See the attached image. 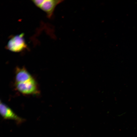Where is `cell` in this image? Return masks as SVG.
Instances as JSON below:
<instances>
[{"mask_svg": "<svg viewBox=\"0 0 137 137\" xmlns=\"http://www.w3.org/2000/svg\"><path fill=\"white\" fill-rule=\"evenodd\" d=\"M24 36L23 33L12 37L6 45V48L14 52H19L24 50L27 46Z\"/></svg>", "mask_w": 137, "mask_h": 137, "instance_id": "6da1fadb", "label": "cell"}, {"mask_svg": "<svg viewBox=\"0 0 137 137\" xmlns=\"http://www.w3.org/2000/svg\"><path fill=\"white\" fill-rule=\"evenodd\" d=\"M38 7L44 12L50 18L57 6L63 1L62 0H33L31 1Z\"/></svg>", "mask_w": 137, "mask_h": 137, "instance_id": "7a4b0ae2", "label": "cell"}, {"mask_svg": "<svg viewBox=\"0 0 137 137\" xmlns=\"http://www.w3.org/2000/svg\"><path fill=\"white\" fill-rule=\"evenodd\" d=\"M15 87L18 91L24 95H35L39 92L37 84L33 78L24 82H15Z\"/></svg>", "mask_w": 137, "mask_h": 137, "instance_id": "3957f363", "label": "cell"}, {"mask_svg": "<svg viewBox=\"0 0 137 137\" xmlns=\"http://www.w3.org/2000/svg\"><path fill=\"white\" fill-rule=\"evenodd\" d=\"M1 114L4 119L13 120L18 124L24 122V119L16 115L8 106L1 101Z\"/></svg>", "mask_w": 137, "mask_h": 137, "instance_id": "277c9868", "label": "cell"}, {"mask_svg": "<svg viewBox=\"0 0 137 137\" xmlns=\"http://www.w3.org/2000/svg\"><path fill=\"white\" fill-rule=\"evenodd\" d=\"M33 78L30 74L24 67H17L15 72V82H23Z\"/></svg>", "mask_w": 137, "mask_h": 137, "instance_id": "5b68a950", "label": "cell"}]
</instances>
